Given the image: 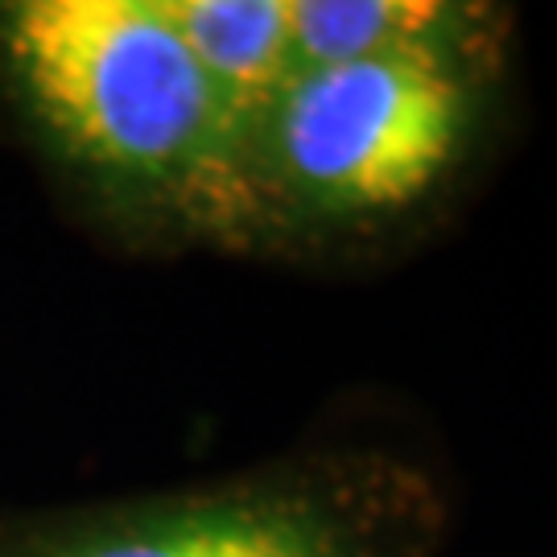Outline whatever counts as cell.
<instances>
[{
    "label": "cell",
    "instance_id": "1",
    "mask_svg": "<svg viewBox=\"0 0 557 557\" xmlns=\"http://www.w3.org/2000/svg\"><path fill=\"white\" fill-rule=\"evenodd\" d=\"M0 66L66 161L211 223L260 207L257 149L153 0H9Z\"/></svg>",
    "mask_w": 557,
    "mask_h": 557
},
{
    "label": "cell",
    "instance_id": "2",
    "mask_svg": "<svg viewBox=\"0 0 557 557\" xmlns=\"http://www.w3.org/2000/svg\"><path fill=\"white\" fill-rule=\"evenodd\" d=\"M471 71L458 54H380L306 71L260 133V186L326 220L425 199L462 149Z\"/></svg>",
    "mask_w": 557,
    "mask_h": 557
},
{
    "label": "cell",
    "instance_id": "3",
    "mask_svg": "<svg viewBox=\"0 0 557 557\" xmlns=\"http://www.w3.org/2000/svg\"><path fill=\"white\" fill-rule=\"evenodd\" d=\"M29 557H372L310 492H232L124 517Z\"/></svg>",
    "mask_w": 557,
    "mask_h": 557
},
{
    "label": "cell",
    "instance_id": "4",
    "mask_svg": "<svg viewBox=\"0 0 557 557\" xmlns=\"http://www.w3.org/2000/svg\"><path fill=\"white\" fill-rule=\"evenodd\" d=\"M153 9L260 161V133L298 79L289 0H153Z\"/></svg>",
    "mask_w": 557,
    "mask_h": 557
},
{
    "label": "cell",
    "instance_id": "5",
    "mask_svg": "<svg viewBox=\"0 0 557 557\" xmlns=\"http://www.w3.org/2000/svg\"><path fill=\"white\" fill-rule=\"evenodd\" d=\"M479 9L450 0H289L298 75L380 54L475 50Z\"/></svg>",
    "mask_w": 557,
    "mask_h": 557
}]
</instances>
